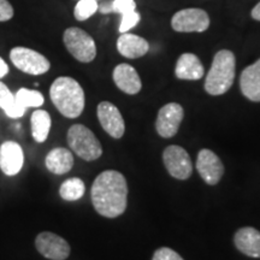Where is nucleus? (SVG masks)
<instances>
[{
  "label": "nucleus",
  "mask_w": 260,
  "mask_h": 260,
  "mask_svg": "<svg viewBox=\"0 0 260 260\" xmlns=\"http://www.w3.org/2000/svg\"><path fill=\"white\" fill-rule=\"evenodd\" d=\"M9 74V65L6 64V61L0 57V79L5 77Z\"/></svg>",
  "instance_id": "29"
},
{
  "label": "nucleus",
  "mask_w": 260,
  "mask_h": 260,
  "mask_svg": "<svg viewBox=\"0 0 260 260\" xmlns=\"http://www.w3.org/2000/svg\"><path fill=\"white\" fill-rule=\"evenodd\" d=\"M50 96L58 111L67 118H77L83 112L84 92L73 77L61 76L54 80L50 88Z\"/></svg>",
  "instance_id": "2"
},
{
  "label": "nucleus",
  "mask_w": 260,
  "mask_h": 260,
  "mask_svg": "<svg viewBox=\"0 0 260 260\" xmlns=\"http://www.w3.org/2000/svg\"><path fill=\"white\" fill-rule=\"evenodd\" d=\"M117 50L129 59L144 57L149 51V44L144 38L132 32H123L117 40Z\"/></svg>",
  "instance_id": "16"
},
{
  "label": "nucleus",
  "mask_w": 260,
  "mask_h": 260,
  "mask_svg": "<svg viewBox=\"0 0 260 260\" xmlns=\"http://www.w3.org/2000/svg\"><path fill=\"white\" fill-rule=\"evenodd\" d=\"M14 17V8L9 0H0V22H8Z\"/></svg>",
  "instance_id": "28"
},
{
  "label": "nucleus",
  "mask_w": 260,
  "mask_h": 260,
  "mask_svg": "<svg viewBox=\"0 0 260 260\" xmlns=\"http://www.w3.org/2000/svg\"><path fill=\"white\" fill-rule=\"evenodd\" d=\"M171 27L178 32H203L210 27V17L203 9H183L172 16Z\"/></svg>",
  "instance_id": "7"
},
{
  "label": "nucleus",
  "mask_w": 260,
  "mask_h": 260,
  "mask_svg": "<svg viewBox=\"0 0 260 260\" xmlns=\"http://www.w3.org/2000/svg\"><path fill=\"white\" fill-rule=\"evenodd\" d=\"M10 59L18 70L34 76L46 74L51 68L46 57L28 47H14L10 51Z\"/></svg>",
  "instance_id": "6"
},
{
  "label": "nucleus",
  "mask_w": 260,
  "mask_h": 260,
  "mask_svg": "<svg viewBox=\"0 0 260 260\" xmlns=\"http://www.w3.org/2000/svg\"><path fill=\"white\" fill-rule=\"evenodd\" d=\"M24 162L23 149L15 141H5L0 146V169L6 176H15Z\"/></svg>",
  "instance_id": "13"
},
{
  "label": "nucleus",
  "mask_w": 260,
  "mask_h": 260,
  "mask_svg": "<svg viewBox=\"0 0 260 260\" xmlns=\"http://www.w3.org/2000/svg\"><path fill=\"white\" fill-rule=\"evenodd\" d=\"M112 77L116 86L122 92L129 94V95H135L142 88V83L138 71L129 64L122 63L117 65L113 70Z\"/></svg>",
  "instance_id": "14"
},
{
  "label": "nucleus",
  "mask_w": 260,
  "mask_h": 260,
  "mask_svg": "<svg viewBox=\"0 0 260 260\" xmlns=\"http://www.w3.org/2000/svg\"><path fill=\"white\" fill-rule=\"evenodd\" d=\"M236 59L232 51L220 50L216 53L205 80V90L210 95H222L232 88L235 80Z\"/></svg>",
  "instance_id": "3"
},
{
  "label": "nucleus",
  "mask_w": 260,
  "mask_h": 260,
  "mask_svg": "<svg viewBox=\"0 0 260 260\" xmlns=\"http://www.w3.org/2000/svg\"><path fill=\"white\" fill-rule=\"evenodd\" d=\"M204 67L198 56L193 53H183L178 58L175 75L180 80L197 81L204 76Z\"/></svg>",
  "instance_id": "18"
},
{
  "label": "nucleus",
  "mask_w": 260,
  "mask_h": 260,
  "mask_svg": "<svg viewBox=\"0 0 260 260\" xmlns=\"http://www.w3.org/2000/svg\"><path fill=\"white\" fill-rule=\"evenodd\" d=\"M38 252L50 260H65L70 255V245L57 234L44 232L35 239Z\"/></svg>",
  "instance_id": "9"
},
{
  "label": "nucleus",
  "mask_w": 260,
  "mask_h": 260,
  "mask_svg": "<svg viewBox=\"0 0 260 260\" xmlns=\"http://www.w3.org/2000/svg\"><path fill=\"white\" fill-rule=\"evenodd\" d=\"M197 170L201 178L210 186H214L220 181L224 174V165L218 155L211 149L204 148L198 154Z\"/></svg>",
  "instance_id": "12"
},
{
  "label": "nucleus",
  "mask_w": 260,
  "mask_h": 260,
  "mask_svg": "<svg viewBox=\"0 0 260 260\" xmlns=\"http://www.w3.org/2000/svg\"><path fill=\"white\" fill-rule=\"evenodd\" d=\"M99 9L96 0H79L74 10V16L77 21H86L95 14Z\"/></svg>",
  "instance_id": "24"
},
{
  "label": "nucleus",
  "mask_w": 260,
  "mask_h": 260,
  "mask_svg": "<svg viewBox=\"0 0 260 260\" xmlns=\"http://www.w3.org/2000/svg\"><path fill=\"white\" fill-rule=\"evenodd\" d=\"M165 168L174 178L188 180L193 172V162L183 147L177 145L168 146L162 152Z\"/></svg>",
  "instance_id": "8"
},
{
  "label": "nucleus",
  "mask_w": 260,
  "mask_h": 260,
  "mask_svg": "<svg viewBox=\"0 0 260 260\" xmlns=\"http://www.w3.org/2000/svg\"><path fill=\"white\" fill-rule=\"evenodd\" d=\"M152 260H183V258L169 247H161L154 252Z\"/></svg>",
  "instance_id": "27"
},
{
  "label": "nucleus",
  "mask_w": 260,
  "mask_h": 260,
  "mask_svg": "<svg viewBox=\"0 0 260 260\" xmlns=\"http://www.w3.org/2000/svg\"><path fill=\"white\" fill-rule=\"evenodd\" d=\"M183 107L177 103L167 104L159 110L155 129L161 138L170 139L177 134L178 128L183 119Z\"/></svg>",
  "instance_id": "10"
},
{
  "label": "nucleus",
  "mask_w": 260,
  "mask_h": 260,
  "mask_svg": "<svg viewBox=\"0 0 260 260\" xmlns=\"http://www.w3.org/2000/svg\"><path fill=\"white\" fill-rule=\"evenodd\" d=\"M63 41L67 50L81 63H90L96 57V45L87 31L77 27L65 29Z\"/></svg>",
  "instance_id": "5"
},
{
  "label": "nucleus",
  "mask_w": 260,
  "mask_h": 260,
  "mask_svg": "<svg viewBox=\"0 0 260 260\" xmlns=\"http://www.w3.org/2000/svg\"><path fill=\"white\" fill-rule=\"evenodd\" d=\"M47 170L54 175L68 174L74 167V157L69 149L63 147L53 148L46 157Z\"/></svg>",
  "instance_id": "19"
},
{
  "label": "nucleus",
  "mask_w": 260,
  "mask_h": 260,
  "mask_svg": "<svg viewBox=\"0 0 260 260\" xmlns=\"http://www.w3.org/2000/svg\"><path fill=\"white\" fill-rule=\"evenodd\" d=\"M234 243L240 252L251 258H260V232L255 228L245 226L234 236Z\"/></svg>",
  "instance_id": "15"
},
{
  "label": "nucleus",
  "mask_w": 260,
  "mask_h": 260,
  "mask_svg": "<svg viewBox=\"0 0 260 260\" xmlns=\"http://www.w3.org/2000/svg\"><path fill=\"white\" fill-rule=\"evenodd\" d=\"M84 191H86V186L79 177H73L64 181L59 188L60 198L67 201L80 200L84 195Z\"/></svg>",
  "instance_id": "22"
},
{
  "label": "nucleus",
  "mask_w": 260,
  "mask_h": 260,
  "mask_svg": "<svg viewBox=\"0 0 260 260\" xmlns=\"http://www.w3.org/2000/svg\"><path fill=\"white\" fill-rule=\"evenodd\" d=\"M140 18L141 16L136 10H133V11L125 12V14L122 15V21H121V25H119V32L123 34V32H128L130 29H133L135 25L139 24Z\"/></svg>",
  "instance_id": "26"
},
{
  "label": "nucleus",
  "mask_w": 260,
  "mask_h": 260,
  "mask_svg": "<svg viewBox=\"0 0 260 260\" xmlns=\"http://www.w3.org/2000/svg\"><path fill=\"white\" fill-rule=\"evenodd\" d=\"M68 144L83 160L93 161L102 157L103 147L89 128L83 124H74L68 130Z\"/></svg>",
  "instance_id": "4"
},
{
  "label": "nucleus",
  "mask_w": 260,
  "mask_h": 260,
  "mask_svg": "<svg viewBox=\"0 0 260 260\" xmlns=\"http://www.w3.org/2000/svg\"><path fill=\"white\" fill-rule=\"evenodd\" d=\"M31 134L32 138L39 144L46 141L51 130V116L45 110H35L31 113Z\"/></svg>",
  "instance_id": "20"
},
{
  "label": "nucleus",
  "mask_w": 260,
  "mask_h": 260,
  "mask_svg": "<svg viewBox=\"0 0 260 260\" xmlns=\"http://www.w3.org/2000/svg\"><path fill=\"white\" fill-rule=\"evenodd\" d=\"M16 103L22 111L25 112L28 107H40L45 103L44 95L39 90L21 88L15 94Z\"/></svg>",
  "instance_id": "23"
},
{
  "label": "nucleus",
  "mask_w": 260,
  "mask_h": 260,
  "mask_svg": "<svg viewBox=\"0 0 260 260\" xmlns=\"http://www.w3.org/2000/svg\"><path fill=\"white\" fill-rule=\"evenodd\" d=\"M96 113L103 129L111 138L121 139L124 135L125 123L117 106L110 102H102L98 105Z\"/></svg>",
  "instance_id": "11"
},
{
  "label": "nucleus",
  "mask_w": 260,
  "mask_h": 260,
  "mask_svg": "<svg viewBox=\"0 0 260 260\" xmlns=\"http://www.w3.org/2000/svg\"><path fill=\"white\" fill-rule=\"evenodd\" d=\"M136 10V3L134 0H113L110 8L103 6L100 11L103 14H109V12H116V14H125V12Z\"/></svg>",
  "instance_id": "25"
},
{
  "label": "nucleus",
  "mask_w": 260,
  "mask_h": 260,
  "mask_svg": "<svg viewBox=\"0 0 260 260\" xmlns=\"http://www.w3.org/2000/svg\"><path fill=\"white\" fill-rule=\"evenodd\" d=\"M240 89L248 100L260 103V58L242 71Z\"/></svg>",
  "instance_id": "17"
},
{
  "label": "nucleus",
  "mask_w": 260,
  "mask_h": 260,
  "mask_svg": "<svg viewBox=\"0 0 260 260\" xmlns=\"http://www.w3.org/2000/svg\"><path fill=\"white\" fill-rule=\"evenodd\" d=\"M92 203L100 216L116 218L124 213L128 201V184L121 172L106 170L93 182Z\"/></svg>",
  "instance_id": "1"
},
{
  "label": "nucleus",
  "mask_w": 260,
  "mask_h": 260,
  "mask_svg": "<svg viewBox=\"0 0 260 260\" xmlns=\"http://www.w3.org/2000/svg\"><path fill=\"white\" fill-rule=\"evenodd\" d=\"M0 109H3V111L11 118H21L25 113L19 109L15 95L2 81H0Z\"/></svg>",
  "instance_id": "21"
},
{
  "label": "nucleus",
  "mask_w": 260,
  "mask_h": 260,
  "mask_svg": "<svg viewBox=\"0 0 260 260\" xmlns=\"http://www.w3.org/2000/svg\"><path fill=\"white\" fill-rule=\"evenodd\" d=\"M253 19H255V21H259L260 22V3H258L254 8H253L252 12H251Z\"/></svg>",
  "instance_id": "30"
}]
</instances>
